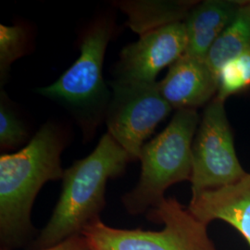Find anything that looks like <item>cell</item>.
I'll use <instances>...</instances> for the list:
<instances>
[{
    "instance_id": "cell-1",
    "label": "cell",
    "mask_w": 250,
    "mask_h": 250,
    "mask_svg": "<svg viewBox=\"0 0 250 250\" xmlns=\"http://www.w3.org/2000/svg\"><path fill=\"white\" fill-rule=\"evenodd\" d=\"M66 137L47 122L26 146L0 157V241L4 250L21 246L32 236L31 212L45 183L62 179L61 156Z\"/></svg>"
},
{
    "instance_id": "cell-2",
    "label": "cell",
    "mask_w": 250,
    "mask_h": 250,
    "mask_svg": "<svg viewBox=\"0 0 250 250\" xmlns=\"http://www.w3.org/2000/svg\"><path fill=\"white\" fill-rule=\"evenodd\" d=\"M131 161L130 155L107 133L90 155L64 170L61 197L34 248H51L82 234L90 224L100 220L106 205L107 181L123 175Z\"/></svg>"
},
{
    "instance_id": "cell-3",
    "label": "cell",
    "mask_w": 250,
    "mask_h": 250,
    "mask_svg": "<svg viewBox=\"0 0 250 250\" xmlns=\"http://www.w3.org/2000/svg\"><path fill=\"white\" fill-rule=\"evenodd\" d=\"M199 123L196 109H179L161 134L144 145L139 158L140 178L122 197L128 213L148 212L165 198L170 187L191 181L192 145Z\"/></svg>"
},
{
    "instance_id": "cell-4",
    "label": "cell",
    "mask_w": 250,
    "mask_h": 250,
    "mask_svg": "<svg viewBox=\"0 0 250 250\" xmlns=\"http://www.w3.org/2000/svg\"><path fill=\"white\" fill-rule=\"evenodd\" d=\"M112 34L110 19L96 20L83 36L78 60L52 84L38 89L70 108L86 137L106 117L111 99L103 78V62Z\"/></svg>"
},
{
    "instance_id": "cell-5",
    "label": "cell",
    "mask_w": 250,
    "mask_h": 250,
    "mask_svg": "<svg viewBox=\"0 0 250 250\" xmlns=\"http://www.w3.org/2000/svg\"><path fill=\"white\" fill-rule=\"evenodd\" d=\"M161 231L118 229L99 220L82 234L93 250H217L208 234V225L192 214L175 197L164 198L148 211Z\"/></svg>"
},
{
    "instance_id": "cell-6",
    "label": "cell",
    "mask_w": 250,
    "mask_h": 250,
    "mask_svg": "<svg viewBox=\"0 0 250 250\" xmlns=\"http://www.w3.org/2000/svg\"><path fill=\"white\" fill-rule=\"evenodd\" d=\"M224 104L215 97L200 119L192 145V195L232 185L248 173L237 158Z\"/></svg>"
},
{
    "instance_id": "cell-7",
    "label": "cell",
    "mask_w": 250,
    "mask_h": 250,
    "mask_svg": "<svg viewBox=\"0 0 250 250\" xmlns=\"http://www.w3.org/2000/svg\"><path fill=\"white\" fill-rule=\"evenodd\" d=\"M112 88L107 107V134L127 152L132 161L139 160L141 149L157 125L172 109L155 83H120Z\"/></svg>"
},
{
    "instance_id": "cell-8",
    "label": "cell",
    "mask_w": 250,
    "mask_h": 250,
    "mask_svg": "<svg viewBox=\"0 0 250 250\" xmlns=\"http://www.w3.org/2000/svg\"><path fill=\"white\" fill-rule=\"evenodd\" d=\"M185 22L156 29L123 48L114 65L112 81L120 83H155L158 74L170 67L188 48Z\"/></svg>"
},
{
    "instance_id": "cell-9",
    "label": "cell",
    "mask_w": 250,
    "mask_h": 250,
    "mask_svg": "<svg viewBox=\"0 0 250 250\" xmlns=\"http://www.w3.org/2000/svg\"><path fill=\"white\" fill-rule=\"evenodd\" d=\"M158 85L161 96L172 108L197 110L216 97L218 77L206 60L185 53L170 65Z\"/></svg>"
},
{
    "instance_id": "cell-10",
    "label": "cell",
    "mask_w": 250,
    "mask_h": 250,
    "mask_svg": "<svg viewBox=\"0 0 250 250\" xmlns=\"http://www.w3.org/2000/svg\"><path fill=\"white\" fill-rule=\"evenodd\" d=\"M189 211L203 224L223 221L237 230L250 250V173L238 182L192 195Z\"/></svg>"
},
{
    "instance_id": "cell-11",
    "label": "cell",
    "mask_w": 250,
    "mask_h": 250,
    "mask_svg": "<svg viewBox=\"0 0 250 250\" xmlns=\"http://www.w3.org/2000/svg\"><path fill=\"white\" fill-rule=\"evenodd\" d=\"M244 3V0L198 2L184 21L188 40L186 53L206 60L210 47L233 21Z\"/></svg>"
},
{
    "instance_id": "cell-12",
    "label": "cell",
    "mask_w": 250,
    "mask_h": 250,
    "mask_svg": "<svg viewBox=\"0 0 250 250\" xmlns=\"http://www.w3.org/2000/svg\"><path fill=\"white\" fill-rule=\"evenodd\" d=\"M197 1L127 0L116 2L127 15L126 25L139 36L174 22H184Z\"/></svg>"
},
{
    "instance_id": "cell-13",
    "label": "cell",
    "mask_w": 250,
    "mask_h": 250,
    "mask_svg": "<svg viewBox=\"0 0 250 250\" xmlns=\"http://www.w3.org/2000/svg\"><path fill=\"white\" fill-rule=\"evenodd\" d=\"M248 51H250V1H245L233 21L210 47L206 62L218 77L226 63Z\"/></svg>"
},
{
    "instance_id": "cell-14",
    "label": "cell",
    "mask_w": 250,
    "mask_h": 250,
    "mask_svg": "<svg viewBox=\"0 0 250 250\" xmlns=\"http://www.w3.org/2000/svg\"><path fill=\"white\" fill-rule=\"evenodd\" d=\"M250 87V51L226 63L218 73L217 99L223 101Z\"/></svg>"
},
{
    "instance_id": "cell-15",
    "label": "cell",
    "mask_w": 250,
    "mask_h": 250,
    "mask_svg": "<svg viewBox=\"0 0 250 250\" xmlns=\"http://www.w3.org/2000/svg\"><path fill=\"white\" fill-rule=\"evenodd\" d=\"M27 33L21 25H0V82L3 85L9 76L11 64L26 51Z\"/></svg>"
},
{
    "instance_id": "cell-16",
    "label": "cell",
    "mask_w": 250,
    "mask_h": 250,
    "mask_svg": "<svg viewBox=\"0 0 250 250\" xmlns=\"http://www.w3.org/2000/svg\"><path fill=\"white\" fill-rule=\"evenodd\" d=\"M29 137L24 124L19 119L9 105L5 92L0 99V146L2 150L15 149L25 143Z\"/></svg>"
},
{
    "instance_id": "cell-17",
    "label": "cell",
    "mask_w": 250,
    "mask_h": 250,
    "mask_svg": "<svg viewBox=\"0 0 250 250\" xmlns=\"http://www.w3.org/2000/svg\"><path fill=\"white\" fill-rule=\"evenodd\" d=\"M93 250L91 246L89 245L88 241L86 240V238L83 235H75L72 236L71 238L64 240V241L53 246L51 248L45 249V250Z\"/></svg>"
}]
</instances>
